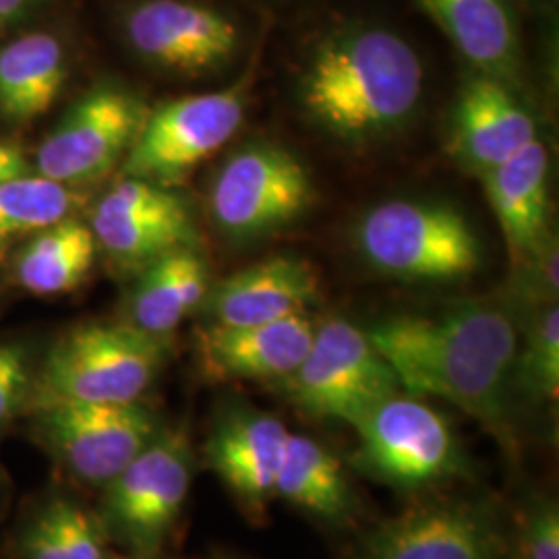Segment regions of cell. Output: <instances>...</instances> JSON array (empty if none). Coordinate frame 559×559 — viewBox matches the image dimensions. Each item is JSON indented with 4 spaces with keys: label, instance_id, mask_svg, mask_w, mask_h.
<instances>
[{
    "label": "cell",
    "instance_id": "1",
    "mask_svg": "<svg viewBox=\"0 0 559 559\" xmlns=\"http://www.w3.org/2000/svg\"><path fill=\"white\" fill-rule=\"evenodd\" d=\"M520 321L503 299L464 300L438 316H392L367 332L413 396L445 400L516 452Z\"/></svg>",
    "mask_w": 559,
    "mask_h": 559
},
{
    "label": "cell",
    "instance_id": "2",
    "mask_svg": "<svg viewBox=\"0 0 559 559\" xmlns=\"http://www.w3.org/2000/svg\"><path fill=\"white\" fill-rule=\"evenodd\" d=\"M423 62L394 32L365 27L321 44L309 62L300 98L311 119L346 141L383 138L419 106Z\"/></svg>",
    "mask_w": 559,
    "mask_h": 559
},
{
    "label": "cell",
    "instance_id": "3",
    "mask_svg": "<svg viewBox=\"0 0 559 559\" xmlns=\"http://www.w3.org/2000/svg\"><path fill=\"white\" fill-rule=\"evenodd\" d=\"M168 338L133 323L92 321L50 348L29 394V408L57 402H138L158 380Z\"/></svg>",
    "mask_w": 559,
    "mask_h": 559
},
{
    "label": "cell",
    "instance_id": "4",
    "mask_svg": "<svg viewBox=\"0 0 559 559\" xmlns=\"http://www.w3.org/2000/svg\"><path fill=\"white\" fill-rule=\"evenodd\" d=\"M350 464L381 485L417 491L471 477V459L450 420L419 396L381 400L355 425Z\"/></svg>",
    "mask_w": 559,
    "mask_h": 559
},
{
    "label": "cell",
    "instance_id": "5",
    "mask_svg": "<svg viewBox=\"0 0 559 559\" xmlns=\"http://www.w3.org/2000/svg\"><path fill=\"white\" fill-rule=\"evenodd\" d=\"M357 247L381 274L413 282L468 278L480 263L473 226L440 201H383L360 218Z\"/></svg>",
    "mask_w": 559,
    "mask_h": 559
},
{
    "label": "cell",
    "instance_id": "6",
    "mask_svg": "<svg viewBox=\"0 0 559 559\" xmlns=\"http://www.w3.org/2000/svg\"><path fill=\"white\" fill-rule=\"evenodd\" d=\"M193 448L185 429L160 433L104 485L102 528L131 556L154 559L179 522L193 483Z\"/></svg>",
    "mask_w": 559,
    "mask_h": 559
},
{
    "label": "cell",
    "instance_id": "7",
    "mask_svg": "<svg viewBox=\"0 0 559 559\" xmlns=\"http://www.w3.org/2000/svg\"><path fill=\"white\" fill-rule=\"evenodd\" d=\"M276 388L302 415L350 427L381 400L402 390L394 369L367 332L344 318L316 325L305 359Z\"/></svg>",
    "mask_w": 559,
    "mask_h": 559
},
{
    "label": "cell",
    "instance_id": "8",
    "mask_svg": "<svg viewBox=\"0 0 559 559\" xmlns=\"http://www.w3.org/2000/svg\"><path fill=\"white\" fill-rule=\"evenodd\" d=\"M34 413V438L73 477L104 487L160 433V419L138 402H57Z\"/></svg>",
    "mask_w": 559,
    "mask_h": 559
},
{
    "label": "cell",
    "instance_id": "9",
    "mask_svg": "<svg viewBox=\"0 0 559 559\" xmlns=\"http://www.w3.org/2000/svg\"><path fill=\"white\" fill-rule=\"evenodd\" d=\"M313 200L305 164L274 143H251L222 164L210 189V214L235 240L260 239L297 221Z\"/></svg>",
    "mask_w": 559,
    "mask_h": 559
},
{
    "label": "cell",
    "instance_id": "10",
    "mask_svg": "<svg viewBox=\"0 0 559 559\" xmlns=\"http://www.w3.org/2000/svg\"><path fill=\"white\" fill-rule=\"evenodd\" d=\"M514 533L489 500L433 501L383 520L348 559H512Z\"/></svg>",
    "mask_w": 559,
    "mask_h": 559
},
{
    "label": "cell",
    "instance_id": "11",
    "mask_svg": "<svg viewBox=\"0 0 559 559\" xmlns=\"http://www.w3.org/2000/svg\"><path fill=\"white\" fill-rule=\"evenodd\" d=\"M242 119L245 92L237 85L166 102L143 120L122 170L162 187L179 182L230 141Z\"/></svg>",
    "mask_w": 559,
    "mask_h": 559
},
{
    "label": "cell",
    "instance_id": "12",
    "mask_svg": "<svg viewBox=\"0 0 559 559\" xmlns=\"http://www.w3.org/2000/svg\"><path fill=\"white\" fill-rule=\"evenodd\" d=\"M140 102L117 87L83 96L44 140L38 152L41 177L75 185L104 177L127 156L145 120Z\"/></svg>",
    "mask_w": 559,
    "mask_h": 559
},
{
    "label": "cell",
    "instance_id": "13",
    "mask_svg": "<svg viewBox=\"0 0 559 559\" xmlns=\"http://www.w3.org/2000/svg\"><path fill=\"white\" fill-rule=\"evenodd\" d=\"M102 249L124 265H147L198 245V228L177 193L150 180H119L94 207L90 224Z\"/></svg>",
    "mask_w": 559,
    "mask_h": 559
},
{
    "label": "cell",
    "instance_id": "14",
    "mask_svg": "<svg viewBox=\"0 0 559 559\" xmlns=\"http://www.w3.org/2000/svg\"><path fill=\"white\" fill-rule=\"evenodd\" d=\"M141 57L177 73L214 71L233 59L239 29L218 11L189 0H145L127 17Z\"/></svg>",
    "mask_w": 559,
    "mask_h": 559
},
{
    "label": "cell",
    "instance_id": "15",
    "mask_svg": "<svg viewBox=\"0 0 559 559\" xmlns=\"http://www.w3.org/2000/svg\"><path fill=\"white\" fill-rule=\"evenodd\" d=\"M290 438L274 415L235 404L222 413L205 441V460L251 519L276 498L280 466Z\"/></svg>",
    "mask_w": 559,
    "mask_h": 559
},
{
    "label": "cell",
    "instance_id": "16",
    "mask_svg": "<svg viewBox=\"0 0 559 559\" xmlns=\"http://www.w3.org/2000/svg\"><path fill=\"white\" fill-rule=\"evenodd\" d=\"M316 323L305 313L258 325L210 323L198 332L205 378L216 381H278L305 359Z\"/></svg>",
    "mask_w": 559,
    "mask_h": 559
},
{
    "label": "cell",
    "instance_id": "17",
    "mask_svg": "<svg viewBox=\"0 0 559 559\" xmlns=\"http://www.w3.org/2000/svg\"><path fill=\"white\" fill-rule=\"evenodd\" d=\"M450 124L454 158L480 177L537 140L535 119L508 83L483 73L462 85Z\"/></svg>",
    "mask_w": 559,
    "mask_h": 559
},
{
    "label": "cell",
    "instance_id": "18",
    "mask_svg": "<svg viewBox=\"0 0 559 559\" xmlns=\"http://www.w3.org/2000/svg\"><path fill=\"white\" fill-rule=\"evenodd\" d=\"M320 299V278L309 261L276 255L253 263L210 288L201 307L218 325H258L302 316Z\"/></svg>",
    "mask_w": 559,
    "mask_h": 559
},
{
    "label": "cell",
    "instance_id": "19",
    "mask_svg": "<svg viewBox=\"0 0 559 559\" xmlns=\"http://www.w3.org/2000/svg\"><path fill=\"white\" fill-rule=\"evenodd\" d=\"M485 195L500 222L514 263L549 237V154L539 140L483 175Z\"/></svg>",
    "mask_w": 559,
    "mask_h": 559
},
{
    "label": "cell",
    "instance_id": "20",
    "mask_svg": "<svg viewBox=\"0 0 559 559\" xmlns=\"http://www.w3.org/2000/svg\"><path fill=\"white\" fill-rule=\"evenodd\" d=\"M420 9L479 73L512 83L519 78L520 41L506 0H417Z\"/></svg>",
    "mask_w": 559,
    "mask_h": 559
},
{
    "label": "cell",
    "instance_id": "21",
    "mask_svg": "<svg viewBox=\"0 0 559 559\" xmlns=\"http://www.w3.org/2000/svg\"><path fill=\"white\" fill-rule=\"evenodd\" d=\"M276 498L332 526L357 519L359 500L340 462L323 443L290 433L280 466Z\"/></svg>",
    "mask_w": 559,
    "mask_h": 559
},
{
    "label": "cell",
    "instance_id": "22",
    "mask_svg": "<svg viewBox=\"0 0 559 559\" xmlns=\"http://www.w3.org/2000/svg\"><path fill=\"white\" fill-rule=\"evenodd\" d=\"M207 293L205 261L191 247L175 249L143 265L129 305V323L168 338L180 321L200 309Z\"/></svg>",
    "mask_w": 559,
    "mask_h": 559
},
{
    "label": "cell",
    "instance_id": "23",
    "mask_svg": "<svg viewBox=\"0 0 559 559\" xmlns=\"http://www.w3.org/2000/svg\"><path fill=\"white\" fill-rule=\"evenodd\" d=\"M67 78L64 52L50 34H27L0 50V112L38 119L59 98Z\"/></svg>",
    "mask_w": 559,
    "mask_h": 559
},
{
    "label": "cell",
    "instance_id": "24",
    "mask_svg": "<svg viewBox=\"0 0 559 559\" xmlns=\"http://www.w3.org/2000/svg\"><path fill=\"white\" fill-rule=\"evenodd\" d=\"M96 247L90 226L64 218L40 230L23 249L17 280L27 293L40 297L71 293L90 274Z\"/></svg>",
    "mask_w": 559,
    "mask_h": 559
},
{
    "label": "cell",
    "instance_id": "25",
    "mask_svg": "<svg viewBox=\"0 0 559 559\" xmlns=\"http://www.w3.org/2000/svg\"><path fill=\"white\" fill-rule=\"evenodd\" d=\"M98 514L78 501L52 498L27 522L20 537L21 559H108Z\"/></svg>",
    "mask_w": 559,
    "mask_h": 559
},
{
    "label": "cell",
    "instance_id": "26",
    "mask_svg": "<svg viewBox=\"0 0 559 559\" xmlns=\"http://www.w3.org/2000/svg\"><path fill=\"white\" fill-rule=\"evenodd\" d=\"M514 367L516 406L539 408L559 394V309L549 305L520 325Z\"/></svg>",
    "mask_w": 559,
    "mask_h": 559
},
{
    "label": "cell",
    "instance_id": "27",
    "mask_svg": "<svg viewBox=\"0 0 559 559\" xmlns=\"http://www.w3.org/2000/svg\"><path fill=\"white\" fill-rule=\"evenodd\" d=\"M75 203L67 185L46 177H15L0 185V240L40 233L64 221Z\"/></svg>",
    "mask_w": 559,
    "mask_h": 559
},
{
    "label": "cell",
    "instance_id": "28",
    "mask_svg": "<svg viewBox=\"0 0 559 559\" xmlns=\"http://www.w3.org/2000/svg\"><path fill=\"white\" fill-rule=\"evenodd\" d=\"M514 543L519 559H559V506L556 498L540 496L528 501Z\"/></svg>",
    "mask_w": 559,
    "mask_h": 559
},
{
    "label": "cell",
    "instance_id": "29",
    "mask_svg": "<svg viewBox=\"0 0 559 559\" xmlns=\"http://www.w3.org/2000/svg\"><path fill=\"white\" fill-rule=\"evenodd\" d=\"M32 373L25 346L0 344V425L13 419L21 406L29 404Z\"/></svg>",
    "mask_w": 559,
    "mask_h": 559
},
{
    "label": "cell",
    "instance_id": "30",
    "mask_svg": "<svg viewBox=\"0 0 559 559\" xmlns=\"http://www.w3.org/2000/svg\"><path fill=\"white\" fill-rule=\"evenodd\" d=\"M34 0H0V21L17 17Z\"/></svg>",
    "mask_w": 559,
    "mask_h": 559
},
{
    "label": "cell",
    "instance_id": "31",
    "mask_svg": "<svg viewBox=\"0 0 559 559\" xmlns=\"http://www.w3.org/2000/svg\"><path fill=\"white\" fill-rule=\"evenodd\" d=\"M0 166H25V160L20 150H15L13 145L0 143Z\"/></svg>",
    "mask_w": 559,
    "mask_h": 559
},
{
    "label": "cell",
    "instance_id": "32",
    "mask_svg": "<svg viewBox=\"0 0 559 559\" xmlns=\"http://www.w3.org/2000/svg\"><path fill=\"white\" fill-rule=\"evenodd\" d=\"M25 173V166H0V185L4 180L15 179Z\"/></svg>",
    "mask_w": 559,
    "mask_h": 559
},
{
    "label": "cell",
    "instance_id": "33",
    "mask_svg": "<svg viewBox=\"0 0 559 559\" xmlns=\"http://www.w3.org/2000/svg\"><path fill=\"white\" fill-rule=\"evenodd\" d=\"M112 559H143V558H135V556H129V558H112Z\"/></svg>",
    "mask_w": 559,
    "mask_h": 559
}]
</instances>
